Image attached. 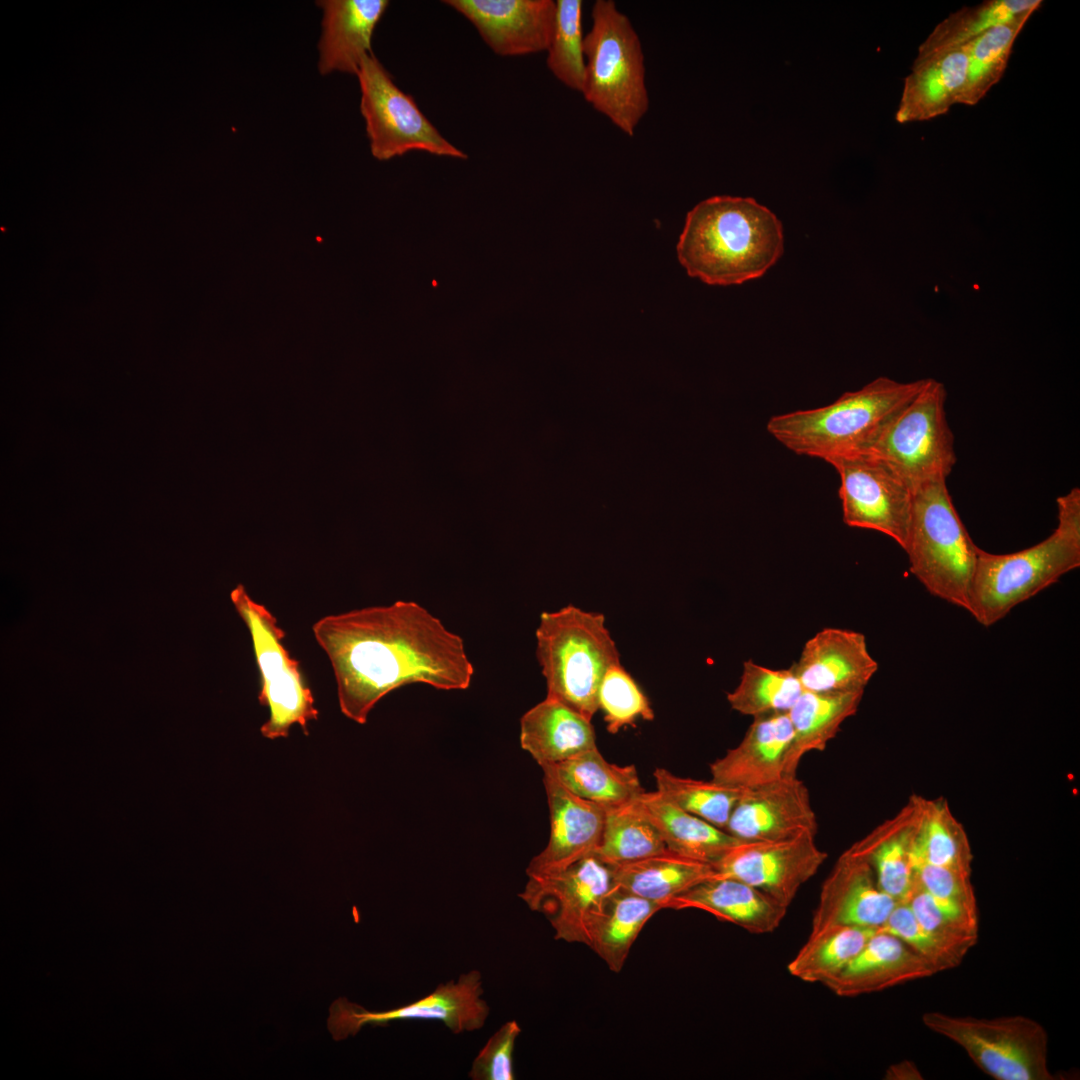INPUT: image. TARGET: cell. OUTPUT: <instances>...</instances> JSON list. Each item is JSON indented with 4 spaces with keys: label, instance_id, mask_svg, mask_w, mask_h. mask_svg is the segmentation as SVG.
I'll list each match as a JSON object with an SVG mask.
<instances>
[{
    "label": "cell",
    "instance_id": "6da1fadb",
    "mask_svg": "<svg viewBox=\"0 0 1080 1080\" xmlns=\"http://www.w3.org/2000/svg\"><path fill=\"white\" fill-rule=\"evenodd\" d=\"M312 631L332 666L341 712L359 724L403 685L465 690L474 675L462 637L415 601L328 615Z\"/></svg>",
    "mask_w": 1080,
    "mask_h": 1080
},
{
    "label": "cell",
    "instance_id": "7a4b0ae2",
    "mask_svg": "<svg viewBox=\"0 0 1080 1080\" xmlns=\"http://www.w3.org/2000/svg\"><path fill=\"white\" fill-rule=\"evenodd\" d=\"M784 251L783 226L752 197L713 196L696 204L677 244L689 276L709 285H737L762 277Z\"/></svg>",
    "mask_w": 1080,
    "mask_h": 1080
},
{
    "label": "cell",
    "instance_id": "3957f363",
    "mask_svg": "<svg viewBox=\"0 0 1080 1080\" xmlns=\"http://www.w3.org/2000/svg\"><path fill=\"white\" fill-rule=\"evenodd\" d=\"M926 382L880 376L826 406L774 415L766 430L793 453L828 463L866 451Z\"/></svg>",
    "mask_w": 1080,
    "mask_h": 1080
},
{
    "label": "cell",
    "instance_id": "277c9868",
    "mask_svg": "<svg viewBox=\"0 0 1080 1080\" xmlns=\"http://www.w3.org/2000/svg\"><path fill=\"white\" fill-rule=\"evenodd\" d=\"M1058 525L1043 541L994 554L979 548L968 612L992 626L1015 606L1080 567V489L1057 498Z\"/></svg>",
    "mask_w": 1080,
    "mask_h": 1080
},
{
    "label": "cell",
    "instance_id": "5b68a950",
    "mask_svg": "<svg viewBox=\"0 0 1080 1080\" xmlns=\"http://www.w3.org/2000/svg\"><path fill=\"white\" fill-rule=\"evenodd\" d=\"M535 635L547 696L592 720L602 679L610 667L620 664L605 617L568 605L542 612Z\"/></svg>",
    "mask_w": 1080,
    "mask_h": 1080
},
{
    "label": "cell",
    "instance_id": "8992f818",
    "mask_svg": "<svg viewBox=\"0 0 1080 1080\" xmlns=\"http://www.w3.org/2000/svg\"><path fill=\"white\" fill-rule=\"evenodd\" d=\"M584 35L585 100L632 137L649 109L642 44L630 19L612 0H596Z\"/></svg>",
    "mask_w": 1080,
    "mask_h": 1080
},
{
    "label": "cell",
    "instance_id": "52a82bcc",
    "mask_svg": "<svg viewBox=\"0 0 1080 1080\" xmlns=\"http://www.w3.org/2000/svg\"><path fill=\"white\" fill-rule=\"evenodd\" d=\"M904 551L911 574L931 595L968 611L979 547L955 509L946 481L914 491Z\"/></svg>",
    "mask_w": 1080,
    "mask_h": 1080
},
{
    "label": "cell",
    "instance_id": "ba28073f",
    "mask_svg": "<svg viewBox=\"0 0 1080 1080\" xmlns=\"http://www.w3.org/2000/svg\"><path fill=\"white\" fill-rule=\"evenodd\" d=\"M923 1024L960 1046L984 1073L996 1080H1053L1048 1066V1034L1023 1015L995 1018L922 1015Z\"/></svg>",
    "mask_w": 1080,
    "mask_h": 1080
},
{
    "label": "cell",
    "instance_id": "9c48e42d",
    "mask_svg": "<svg viewBox=\"0 0 1080 1080\" xmlns=\"http://www.w3.org/2000/svg\"><path fill=\"white\" fill-rule=\"evenodd\" d=\"M946 398L944 384L927 378L921 391L864 451L884 461L913 492L927 483L946 481L957 461Z\"/></svg>",
    "mask_w": 1080,
    "mask_h": 1080
},
{
    "label": "cell",
    "instance_id": "30bf717a",
    "mask_svg": "<svg viewBox=\"0 0 1080 1080\" xmlns=\"http://www.w3.org/2000/svg\"><path fill=\"white\" fill-rule=\"evenodd\" d=\"M230 598L251 636L261 680L259 702L269 708V719L261 726V734L269 739L287 737L290 727L298 724L307 735L308 723L318 719L319 712L299 662L283 644L285 632L276 617L256 602L242 584L231 591Z\"/></svg>",
    "mask_w": 1080,
    "mask_h": 1080
},
{
    "label": "cell",
    "instance_id": "8fae6325",
    "mask_svg": "<svg viewBox=\"0 0 1080 1080\" xmlns=\"http://www.w3.org/2000/svg\"><path fill=\"white\" fill-rule=\"evenodd\" d=\"M356 76L361 90L360 111L373 157L383 161L410 151L467 157L440 134L373 53L363 58Z\"/></svg>",
    "mask_w": 1080,
    "mask_h": 1080
},
{
    "label": "cell",
    "instance_id": "7c38bea8",
    "mask_svg": "<svg viewBox=\"0 0 1080 1080\" xmlns=\"http://www.w3.org/2000/svg\"><path fill=\"white\" fill-rule=\"evenodd\" d=\"M615 887L612 867L591 854L563 870L528 876L519 897L545 915L555 939L590 946Z\"/></svg>",
    "mask_w": 1080,
    "mask_h": 1080
},
{
    "label": "cell",
    "instance_id": "4fadbf2b",
    "mask_svg": "<svg viewBox=\"0 0 1080 1080\" xmlns=\"http://www.w3.org/2000/svg\"><path fill=\"white\" fill-rule=\"evenodd\" d=\"M840 478L843 522L880 532L906 548L913 491L884 461L855 453L828 462Z\"/></svg>",
    "mask_w": 1080,
    "mask_h": 1080
},
{
    "label": "cell",
    "instance_id": "5bb4252c",
    "mask_svg": "<svg viewBox=\"0 0 1080 1080\" xmlns=\"http://www.w3.org/2000/svg\"><path fill=\"white\" fill-rule=\"evenodd\" d=\"M483 994L481 972L470 970L438 985L430 994L390 1010L369 1011L340 997L329 1008L327 1027L336 1041L355 1036L366 1025L387 1026L406 1020H435L454 1034L472 1032L481 1029L489 1016Z\"/></svg>",
    "mask_w": 1080,
    "mask_h": 1080
},
{
    "label": "cell",
    "instance_id": "9a60e30c",
    "mask_svg": "<svg viewBox=\"0 0 1080 1080\" xmlns=\"http://www.w3.org/2000/svg\"><path fill=\"white\" fill-rule=\"evenodd\" d=\"M815 836L804 833L776 841H740L711 865L716 877L741 880L789 907L828 857Z\"/></svg>",
    "mask_w": 1080,
    "mask_h": 1080
},
{
    "label": "cell",
    "instance_id": "2e32d148",
    "mask_svg": "<svg viewBox=\"0 0 1080 1080\" xmlns=\"http://www.w3.org/2000/svg\"><path fill=\"white\" fill-rule=\"evenodd\" d=\"M817 816L805 783L794 776L742 789L725 831L746 841H776L816 835Z\"/></svg>",
    "mask_w": 1080,
    "mask_h": 1080
},
{
    "label": "cell",
    "instance_id": "e0dca14e",
    "mask_svg": "<svg viewBox=\"0 0 1080 1080\" xmlns=\"http://www.w3.org/2000/svg\"><path fill=\"white\" fill-rule=\"evenodd\" d=\"M897 903L881 890L870 863L848 848L821 886L810 931L831 925L881 929Z\"/></svg>",
    "mask_w": 1080,
    "mask_h": 1080
},
{
    "label": "cell",
    "instance_id": "ac0fdd59",
    "mask_svg": "<svg viewBox=\"0 0 1080 1080\" xmlns=\"http://www.w3.org/2000/svg\"><path fill=\"white\" fill-rule=\"evenodd\" d=\"M464 15L486 44L501 56L546 51L556 13L552 0H447Z\"/></svg>",
    "mask_w": 1080,
    "mask_h": 1080
},
{
    "label": "cell",
    "instance_id": "d6986e66",
    "mask_svg": "<svg viewBox=\"0 0 1080 1080\" xmlns=\"http://www.w3.org/2000/svg\"><path fill=\"white\" fill-rule=\"evenodd\" d=\"M550 813L546 847L530 861L527 876L563 870L594 854L605 823L606 807L583 799L543 771Z\"/></svg>",
    "mask_w": 1080,
    "mask_h": 1080
},
{
    "label": "cell",
    "instance_id": "ffe728a7",
    "mask_svg": "<svg viewBox=\"0 0 1080 1080\" xmlns=\"http://www.w3.org/2000/svg\"><path fill=\"white\" fill-rule=\"evenodd\" d=\"M790 668L804 691H864L878 670L864 634L827 627L808 639Z\"/></svg>",
    "mask_w": 1080,
    "mask_h": 1080
},
{
    "label": "cell",
    "instance_id": "44dd1931",
    "mask_svg": "<svg viewBox=\"0 0 1080 1080\" xmlns=\"http://www.w3.org/2000/svg\"><path fill=\"white\" fill-rule=\"evenodd\" d=\"M793 739L788 713L753 718L742 740L710 764L715 782L748 789L784 776Z\"/></svg>",
    "mask_w": 1080,
    "mask_h": 1080
},
{
    "label": "cell",
    "instance_id": "7402d4cb",
    "mask_svg": "<svg viewBox=\"0 0 1080 1080\" xmlns=\"http://www.w3.org/2000/svg\"><path fill=\"white\" fill-rule=\"evenodd\" d=\"M934 974L930 965L902 940L880 929L849 964L824 985L837 996L855 997Z\"/></svg>",
    "mask_w": 1080,
    "mask_h": 1080
},
{
    "label": "cell",
    "instance_id": "603a6c76",
    "mask_svg": "<svg viewBox=\"0 0 1080 1080\" xmlns=\"http://www.w3.org/2000/svg\"><path fill=\"white\" fill-rule=\"evenodd\" d=\"M668 908L702 910L752 934L775 931L788 909L762 890L730 877L700 882L670 900Z\"/></svg>",
    "mask_w": 1080,
    "mask_h": 1080
},
{
    "label": "cell",
    "instance_id": "cb8c5ba5",
    "mask_svg": "<svg viewBox=\"0 0 1080 1080\" xmlns=\"http://www.w3.org/2000/svg\"><path fill=\"white\" fill-rule=\"evenodd\" d=\"M322 35L318 69L356 75L363 58L372 53L374 30L386 11V0H322Z\"/></svg>",
    "mask_w": 1080,
    "mask_h": 1080
},
{
    "label": "cell",
    "instance_id": "d4e9b609",
    "mask_svg": "<svg viewBox=\"0 0 1080 1080\" xmlns=\"http://www.w3.org/2000/svg\"><path fill=\"white\" fill-rule=\"evenodd\" d=\"M520 744L541 767L597 747L591 720L549 696L521 717Z\"/></svg>",
    "mask_w": 1080,
    "mask_h": 1080
},
{
    "label": "cell",
    "instance_id": "484cf974",
    "mask_svg": "<svg viewBox=\"0 0 1080 1080\" xmlns=\"http://www.w3.org/2000/svg\"><path fill=\"white\" fill-rule=\"evenodd\" d=\"M966 45L913 65L895 119L904 124L941 116L957 104L965 81Z\"/></svg>",
    "mask_w": 1080,
    "mask_h": 1080
},
{
    "label": "cell",
    "instance_id": "4316f807",
    "mask_svg": "<svg viewBox=\"0 0 1080 1080\" xmlns=\"http://www.w3.org/2000/svg\"><path fill=\"white\" fill-rule=\"evenodd\" d=\"M864 691L818 693L804 691L787 712L793 739L786 755L784 776L797 775L804 756L823 751L846 719L859 707Z\"/></svg>",
    "mask_w": 1080,
    "mask_h": 1080
},
{
    "label": "cell",
    "instance_id": "83f0119b",
    "mask_svg": "<svg viewBox=\"0 0 1080 1080\" xmlns=\"http://www.w3.org/2000/svg\"><path fill=\"white\" fill-rule=\"evenodd\" d=\"M919 816L907 807L850 847L870 863L881 890L897 902H905L915 885L911 848Z\"/></svg>",
    "mask_w": 1080,
    "mask_h": 1080
},
{
    "label": "cell",
    "instance_id": "f1b7e54d",
    "mask_svg": "<svg viewBox=\"0 0 1080 1080\" xmlns=\"http://www.w3.org/2000/svg\"><path fill=\"white\" fill-rule=\"evenodd\" d=\"M636 801L667 849L682 856L713 864L741 841L678 807L657 790L644 792Z\"/></svg>",
    "mask_w": 1080,
    "mask_h": 1080
},
{
    "label": "cell",
    "instance_id": "f546056e",
    "mask_svg": "<svg viewBox=\"0 0 1080 1080\" xmlns=\"http://www.w3.org/2000/svg\"><path fill=\"white\" fill-rule=\"evenodd\" d=\"M541 768L575 795L606 808L635 801L645 792L634 765L610 763L597 747Z\"/></svg>",
    "mask_w": 1080,
    "mask_h": 1080
},
{
    "label": "cell",
    "instance_id": "4dcf8cb0",
    "mask_svg": "<svg viewBox=\"0 0 1080 1080\" xmlns=\"http://www.w3.org/2000/svg\"><path fill=\"white\" fill-rule=\"evenodd\" d=\"M618 888L663 903L709 878L716 877L710 863L666 851L634 862L611 866Z\"/></svg>",
    "mask_w": 1080,
    "mask_h": 1080
},
{
    "label": "cell",
    "instance_id": "1f68e13d",
    "mask_svg": "<svg viewBox=\"0 0 1080 1080\" xmlns=\"http://www.w3.org/2000/svg\"><path fill=\"white\" fill-rule=\"evenodd\" d=\"M1041 4V0H989L962 7L937 24L919 46L913 65L962 47L994 27L1030 18Z\"/></svg>",
    "mask_w": 1080,
    "mask_h": 1080
},
{
    "label": "cell",
    "instance_id": "d6a6232c",
    "mask_svg": "<svg viewBox=\"0 0 1080 1080\" xmlns=\"http://www.w3.org/2000/svg\"><path fill=\"white\" fill-rule=\"evenodd\" d=\"M662 909H666L663 903L637 896L616 886L608 898L589 947L611 971L620 972L644 925Z\"/></svg>",
    "mask_w": 1080,
    "mask_h": 1080
},
{
    "label": "cell",
    "instance_id": "836d02e7",
    "mask_svg": "<svg viewBox=\"0 0 1080 1080\" xmlns=\"http://www.w3.org/2000/svg\"><path fill=\"white\" fill-rule=\"evenodd\" d=\"M878 930L831 925L810 931L787 970L801 981L824 985L849 964Z\"/></svg>",
    "mask_w": 1080,
    "mask_h": 1080
},
{
    "label": "cell",
    "instance_id": "e575fe53",
    "mask_svg": "<svg viewBox=\"0 0 1080 1080\" xmlns=\"http://www.w3.org/2000/svg\"><path fill=\"white\" fill-rule=\"evenodd\" d=\"M636 800L606 808L602 837L594 854L609 866L634 862L667 850L658 830Z\"/></svg>",
    "mask_w": 1080,
    "mask_h": 1080
},
{
    "label": "cell",
    "instance_id": "d590c367",
    "mask_svg": "<svg viewBox=\"0 0 1080 1080\" xmlns=\"http://www.w3.org/2000/svg\"><path fill=\"white\" fill-rule=\"evenodd\" d=\"M802 692L790 667L773 669L747 660L738 685L727 694V701L738 713L757 718L787 713Z\"/></svg>",
    "mask_w": 1080,
    "mask_h": 1080
},
{
    "label": "cell",
    "instance_id": "8d00e7d4",
    "mask_svg": "<svg viewBox=\"0 0 1080 1080\" xmlns=\"http://www.w3.org/2000/svg\"><path fill=\"white\" fill-rule=\"evenodd\" d=\"M1028 19L994 27L966 44L965 81L957 104H977L1000 81L1014 42Z\"/></svg>",
    "mask_w": 1080,
    "mask_h": 1080
},
{
    "label": "cell",
    "instance_id": "74e56055",
    "mask_svg": "<svg viewBox=\"0 0 1080 1080\" xmlns=\"http://www.w3.org/2000/svg\"><path fill=\"white\" fill-rule=\"evenodd\" d=\"M657 791L683 810L725 830L742 789L710 780L677 776L656 768Z\"/></svg>",
    "mask_w": 1080,
    "mask_h": 1080
},
{
    "label": "cell",
    "instance_id": "f35d334b",
    "mask_svg": "<svg viewBox=\"0 0 1080 1080\" xmlns=\"http://www.w3.org/2000/svg\"><path fill=\"white\" fill-rule=\"evenodd\" d=\"M581 0L556 1L555 24L547 51V66L562 84L582 91L585 77Z\"/></svg>",
    "mask_w": 1080,
    "mask_h": 1080
},
{
    "label": "cell",
    "instance_id": "ab89813d",
    "mask_svg": "<svg viewBox=\"0 0 1080 1080\" xmlns=\"http://www.w3.org/2000/svg\"><path fill=\"white\" fill-rule=\"evenodd\" d=\"M918 922L962 960L978 940V918L933 899L915 881L905 901Z\"/></svg>",
    "mask_w": 1080,
    "mask_h": 1080
},
{
    "label": "cell",
    "instance_id": "60d3db41",
    "mask_svg": "<svg viewBox=\"0 0 1080 1080\" xmlns=\"http://www.w3.org/2000/svg\"><path fill=\"white\" fill-rule=\"evenodd\" d=\"M911 859L970 874V851L942 807H934L919 816Z\"/></svg>",
    "mask_w": 1080,
    "mask_h": 1080
},
{
    "label": "cell",
    "instance_id": "b9f144b4",
    "mask_svg": "<svg viewBox=\"0 0 1080 1080\" xmlns=\"http://www.w3.org/2000/svg\"><path fill=\"white\" fill-rule=\"evenodd\" d=\"M598 709L603 712L607 730L612 734L634 725L637 718L654 719L647 696L621 663L605 673L598 693Z\"/></svg>",
    "mask_w": 1080,
    "mask_h": 1080
},
{
    "label": "cell",
    "instance_id": "7bdbcfd3",
    "mask_svg": "<svg viewBox=\"0 0 1080 1080\" xmlns=\"http://www.w3.org/2000/svg\"><path fill=\"white\" fill-rule=\"evenodd\" d=\"M881 930L902 940L935 974L953 969L963 961L923 928L906 902L896 904Z\"/></svg>",
    "mask_w": 1080,
    "mask_h": 1080
},
{
    "label": "cell",
    "instance_id": "ee69618b",
    "mask_svg": "<svg viewBox=\"0 0 1080 1080\" xmlns=\"http://www.w3.org/2000/svg\"><path fill=\"white\" fill-rule=\"evenodd\" d=\"M916 883L935 900L978 917L968 873L911 859Z\"/></svg>",
    "mask_w": 1080,
    "mask_h": 1080
},
{
    "label": "cell",
    "instance_id": "f6af8a7d",
    "mask_svg": "<svg viewBox=\"0 0 1080 1080\" xmlns=\"http://www.w3.org/2000/svg\"><path fill=\"white\" fill-rule=\"evenodd\" d=\"M520 1033L517 1021L505 1022L474 1058L468 1077L472 1080H513V1054Z\"/></svg>",
    "mask_w": 1080,
    "mask_h": 1080
},
{
    "label": "cell",
    "instance_id": "bcb514c9",
    "mask_svg": "<svg viewBox=\"0 0 1080 1080\" xmlns=\"http://www.w3.org/2000/svg\"><path fill=\"white\" fill-rule=\"evenodd\" d=\"M885 1079L890 1080H921V1072L916 1064L909 1060H903L891 1065L885 1072Z\"/></svg>",
    "mask_w": 1080,
    "mask_h": 1080
}]
</instances>
